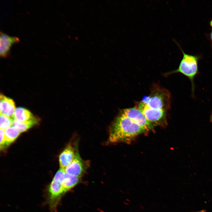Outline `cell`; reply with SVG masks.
Instances as JSON below:
<instances>
[{
	"label": "cell",
	"instance_id": "18",
	"mask_svg": "<svg viewBox=\"0 0 212 212\" xmlns=\"http://www.w3.org/2000/svg\"><path fill=\"white\" fill-rule=\"evenodd\" d=\"M210 121L212 123V111L211 112L210 117Z\"/></svg>",
	"mask_w": 212,
	"mask_h": 212
},
{
	"label": "cell",
	"instance_id": "11",
	"mask_svg": "<svg viewBox=\"0 0 212 212\" xmlns=\"http://www.w3.org/2000/svg\"><path fill=\"white\" fill-rule=\"evenodd\" d=\"M39 119L34 117L31 119L25 122L14 120L13 125L18 128L21 132H24L39 123Z\"/></svg>",
	"mask_w": 212,
	"mask_h": 212
},
{
	"label": "cell",
	"instance_id": "2",
	"mask_svg": "<svg viewBox=\"0 0 212 212\" xmlns=\"http://www.w3.org/2000/svg\"><path fill=\"white\" fill-rule=\"evenodd\" d=\"M170 94L167 90L159 87H155L150 95L145 97L138 105L167 111L170 107Z\"/></svg>",
	"mask_w": 212,
	"mask_h": 212
},
{
	"label": "cell",
	"instance_id": "5",
	"mask_svg": "<svg viewBox=\"0 0 212 212\" xmlns=\"http://www.w3.org/2000/svg\"><path fill=\"white\" fill-rule=\"evenodd\" d=\"M121 113L146 131L151 130L153 127L152 124L147 119L142 112L136 107L123 109Z\"/></svg>",
	"mask_w": 212,
	"mask_h": 212
},
{
	"label": "cell",
	"instance_id": "3",
	"mask_svg": "<svg viewBox=\"0 0 212 212\" xmlns=\"http://www.w3.org/2000/svg\"><path fill=\"white\" fill-rule=\"evenodd\" d=\"M177 44L182 52L183 58L178 69L168 74L179 73L187 77L191 83L192 92L193 96L195 90L194 79L198 72V63L200 56L185 53L179 44Z\"/></svg>",
	"mask_w": 212,
	"mask_h": 212
},
{
	"label": "cell",
	"instance_id": "15",
	"mask_svg": "<svg viewBox=\"0 0 212 212\" xmlns=\"http://www.w3.org/2000/svg\"><path fill=\"white\" fill-rule=\"evenodd\" d=\"M0 129L4 130L12 125L14 119L11 117L0 114Z\"/></svg>",
	"mask_w": 212,
	"mask_h": 212
},
{
	"label": "cell",
	"instance_id": "14",
	"mask_svg": "<svg viewBox=\"0 0 212 212\" xmlns=\"http://www.w3.org/2000/svg\"><path fill=\"white\" fill-rule=\"evenodd\" d=\"M79 177L65 173L62 185L66 192L73 188L77 184L79 180Z\"/></svg>",
	"mask_w": 212,
	"mask_h": 212
},
{
	"label": "cell",
	"instance_id": "20",
	"mask_svg": "<svg viewBox=\"0 0 212 212\" xmlns=\"http://www.w3.org/2000/svg\"><path fill=\"white\" fill-rule=\"evenodd\" d=\"M210 24L211 26L212 27V20L210 21Z\"/></svg>",
	"mask_w": 212,
	"mask_h": 212
},
{
	"label": "cell",
	"instance_id": "7",
	"mask_svg": "<svg viewBox=\"0 0 212 212\" xmlns=\"http://www.w3.org/2000/svg\"><path fill=\"white\" fill-rule=\"evenodd\" d=\"M20 41L19 37L10 36L1 31L0 32V57L4 58L7 57L9 54L12 45L18 43Z\"/></svg>",
	"mask_w": 212,
	"mask_h": 212
},
{
	"label": "cell",
	"instance_id": "1",
	"mask_svg": "<svg viewBox=\"0 0 212 212\" xmlns=\"http://www.w3.org/2000/svg\"><path fill=\"white\" fill-rule=\"evenodd\" d=\"M145 131V128L121 113L110 128L108 141L112 143L126 141Z\"/></svg>",
	"mask_w": 212,
	"mask_h": 212
},
{
	"label": "cell",
	"instance_id": "4",
	"mask_svg": "<svg viewBox=\"0 0 212 212\" xmlns=\"http://www.w3.org/2000/svg\"><path fill=\"white\" fill-rule=\"evenodd\" d=\"M64 172L59 169L57 172L50 184L48 191L47 202L52 211H56L62 196L66 192L62 185Z\"/></svg>",
	"mask_w": 212,
	"mask_h": 212
},
{
	"label": "cell",
	"instance_id": "19",
	"mask_svg": "<svg viewBox=\"0 0 212 212\" xmlns=\"http://www.w3.org/2000/svg\"><path fill=\"white\" fill-rule=\"evenodd\" d=\"M195 212H206V211L205 210H202Z\"/></svg>",
	"mask_w": 212,
	"mask_h": 212
},
{
	"label": "cell",
	"instance_id": "17",
	"mask_svg": "<svg viewBox=\"0 0 212 212\" xmlns=\"http://www.w3.org/2000/svg\"><path fill=\"white\" fill-rule=\"evenodd\" d=\"M210 39L211 42V47L212 48V30L210 33Z\"/></svg>",
	"mask_w": 212,
	"mask_h": 212
},
{
	"label": "cell",
	"instance_id": "9",
	"mask_svg": "<svg viewBox=\"0 0 212 212\" xmlns=\"http://www.w3.org/2000/svg\"><path fill=\"white\" fill-rule=\"evenodd\" d=\"M0 114L12 117L16 109L15 104L12 99L1 94Z\"/></svg>",
	"mask_w": 212,
	"mask_h": 212
},
{
	"label": "cell",
	"instance_id": "16",
	"mask_svg": "<svg viewBox=\"0 0 212 212\" xmlns=\"http://www.w3.org/2000/svg\"><path fill=\"white\" fill-rule=\"evenodd\" d=\"M0 146L1 150H3L6 147L5 138L4 131V130L0 129Z\"/></svg>",
	"mask_w": 212,
	"mask_h": 212
},
{
	"label": "cell",
	"instance_id": "10",
	"mask_svg": "<svg viewBox=\"0 0 212 212\" xmlns=\"http://www.w3.org/2000/svg\"><path fill=\"white\" fill-rule=\"evenodd\" d=\"M76 151L70 145H68L61 153L59 157L60 168L65 169L74 159Z\"/></svg>",
	"mask_w": 212,
	"mask_h": 212
},
{
	"label": "cell",
	"instance_id": "12",
	"mask_svg": "<svg viewBox=\"0 0 212 212\" xmlns=\"http://www.w3.org/2000/svg\"><path fill=\"white\" fill-rule=\"evenodd\" d=\"M34 116L28 110L22 107L16 108L12 117L14 120L21 122H25L32 119Z\"/></svg>",
	"mask_w": 212,
	"mask_h": 212
},
{
	"label": "cell",
	"instance_id": "6",
	"mask_svg": "<svg viewBox=\"0 0 212 212\" xmlns=\"http://www.w3.org/2000/svg\"><path fill=\"white\" fill-rule=\"evenodd\" d=\"M87 167V165L81 158L77 150L73 160L64 169L66 173L80 177Z\"/></svg>",
	"mask_w": 212,
	"mask_h": 212
},
{
	"label": "cell",
	"instance_id": "13",
	"mask_svg": "<svg viewBox=\"0 0 212 212\" xmlns=\"http://www.w3.org/2000/svg\"><path fill=\"white\" fill-rule=\"evenodd\" d=\"M19 129L14 126H11L5 130L4 138L6 147L13 142L20 135Z\"/></svg>",
	"mask_w": 212,
	"mask_h": 212
},
{
	"label": "cell",
	"instance_id": "8",
	"mask_svg": "<svg viewBox=\"0 0 212 212\" xmlns=\"http://www.w3.org/2000/svg\"><path fill=\"white\" fill-rule=\"evenodd\" d=\"M143 113L147 119L150 122H158L165 117L166 110H157L146 107L138 105L136 107Z\"/></svg>",
	"mask_w": 212,
	"mask_h": 212
}]
</instances>
